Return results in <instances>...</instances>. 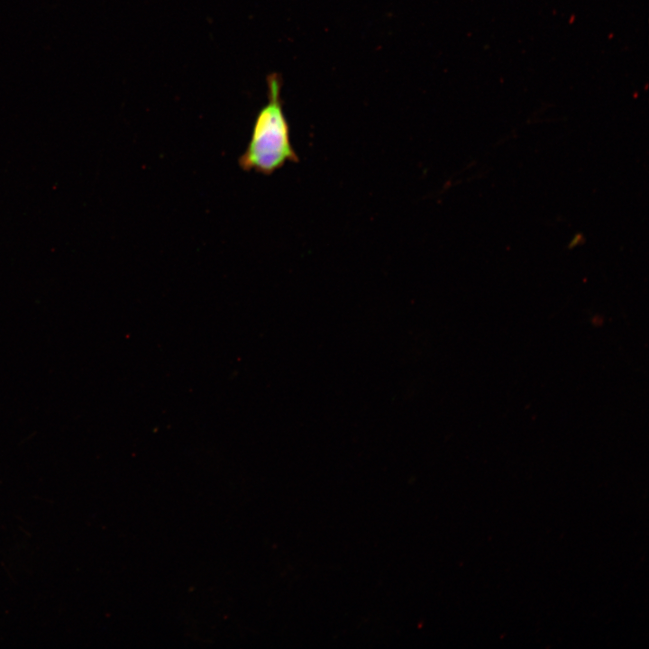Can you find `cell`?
I'll list each match as a JSON object with an SVG mask.
<instances>
[{"label": "cell", "instance_id": "cell-1", "mask_svg": "<svg viewBox=\"0 0 649 649\" xmlns=\"http://www.w3.org/2000/svg\"><path fill=\"white\" fill-rule=\"evenodd\" d=\"M268 104L257 114L251 139L238 159L244 171L270 175L287 162L299 158L290 141L288 123L280 99V82L276 75L268 78Z\"/></svg>", "mask_w": 649, "mask_h": 649}]
</instances>
